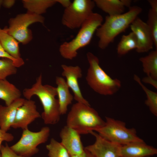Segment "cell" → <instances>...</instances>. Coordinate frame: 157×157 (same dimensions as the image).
Returning <instances> with one entry per match:
<instances>
[{
    "instance_id": "25",
    "label": "cell",
    "mask_w": 157,
    "mask_h": 157,
    "mask_svg": "<svg viewBox=\"0 0 157 157\" xmlns=\"http://www.w3.org/2000/svg\"><path fill=\"white\" fill-rule=\"evenodd\" d=\"M46 148L49 157H71L69 153L60 142L52 138Z\"/></svg>"
},
{
    "instance_id": "16",
    "label": "cell",
    "mask_w": 157,
    "mask_h": 157,
    "mask_svg": "<svg viewBox=\"0 0 157 157\" xmlns=\"http://www.w3.org/2000/svg\"><path fill=\"white\" fill-rule=\"evenodd\" d=\"M25 100L20 98L8 106L0 105V128L2 130L7 132L12 127L17 110Z\"/></svg>"
},
{
    "instance_id": "11",
    "label": "cell",
    "mask_w": 157,
    "mask_h": 157,
    "mask_svg": "<svg viewBox=\"0 0 157 157\" xmlns=\"http://www.w3.org/2000/svg\"><path fill=\"white\" fill-rule=\"evenodd\" d=\"M130 26L137 39L136 51L138 53H145L152 49L154 45L153 36L146 23L138 17Z\"/></svg>"
},
{
    "instance_id": "8",
    "label": "cell",
    "mask_w": 157,
    "mask_h": 157,
    "mask_svg": "<svg viewBox=\"0 0 157 157\" xmlns=\"http://www.w3.org/2000/svg\"><path fill=\"white\" fill-rule=\"evenodd\" d=\"M50 133V129L47 126L42 127L37 132L31 131L28 128L23 130L19 140L10 148L18 155L31 157L38 152V146L47 141Z\"/></svg>"
},
{
    "instance_id": "19",
    "label": "cell",
    "mask_w": 157,
    "mask_h": 157,
    "mask_svg": "<svg viewBox=\"0 0 157 157\" xmlns=\"http://www.w3.org/2000/svg\"><path fill=\"white\" fill-rule=\"evenodd\" d=\"M7 28L5 27L0 31V43L10 56L16 59L23 60L21 57L18 42L8 33Z\"/></svg>"
},
{
    "instance_id": "27",
    "label": "cell",
    "mask_w": 157,
    "mask_h": 157,
    "mask_svg": "<svg viewBox=\"0 0 157 157\" xmlns=\"http://www.w3.org/2000/svg\"><path fill=\"white\" fill-rule=\"evenodd\" d=\"M152 34L156 49H157V12L149 9L146 23Z\"/></svg>"
},
{
    "instance_id": "32",
    "label": "cell",
    "mask_w": 157,
    "mask_h": 157,
    "mask_svg": "<svg viewBox=\"0 0 157 157\" xmlns=\"http://www.w3.org/2000/svg\"><path fill=\"white\" fill-rule=\"evenodd\" d=\"M15 1L14 0H3L2 6L6 8H10L14 4Z\"/></svg>"
},
{
    "instance_id": "9",
    "label": "cell",
    "mask_w": 157,
    "mask_h": 157,
    "mask_svg": "<svg viewBox=\"0 0 157 157\" xmlns=\"http://www.w3.org/2000/svg\"><path fill=\"white\" fill-rule=\"evenodd\" d=\"M95 5L91 0H74L65 8L62 17V24L71 29L80 28L93 13Z\"/></svg>"
},
{
    "instance_id": "33",
    "label": "cell",
    "mask_w": 157,
    "mask_h": 157,
    "mask_svg": "<svg viewBox=\"0 0 157 157\" xmlns=\"http://www.w3.org/2000/svg\"><path fill=\"white\" fill-rule=\"evenodd\" d=\"M57 3L60 4L65 8L68 7L71 4L72 1L69 0H56Z\"/></svg>"
},
{
    "instance_id": "7",
    "label": "cell",
    "mask_w": 157,
    "mask_h": 157,
    "mask_svg": "<svg viewBox=\"0 0 157 157\" xmlns=\"http://www.w3.org/2000/svg\"><path fill=\"white\" fill-rule=\"evenodd\" d=\"M44 18L28 11L17 15L10 18L8 21V33L18 42L26 44L32 39V31L28 28L31 24L36 22L43 24Z\"/></svg>"
},
{
    "instance_id": "28",
    "label": "cell",
    "mask_w": 157,
    "mask_h": 157,
    "mask_svg": "<svg viewBox=\"0 0 157 157\" xmlns=\"http://www.w3.org/2000/svg\"><path fill=\"white\" fill-rule=\"evenodd\" d=\"M0 154V157H24L15 153L6 143L5 145H1Z\"/></svg>"
},
{
    "instance_id": "5",
    "label": "cell",
    "mask_w": 157,
    "mask_h": 157,
    "mask_svg": "<svg viewBox=\"0 0 157 157\" xmlns=\"http://www.w3.org/2000/svg\"><path fill=\"white\" fill-rule=\"evenodd\" d=\"M87 58L89 63L86 79L90 87L101 95H112L121 88L120 81L113 79L101 68L98 58L93 53L88 52Z\"/></svg>"
},
{
    "instance_id": "22",
    "label": "cell",
    "mask_w": 157,
    "mask_h": 157,
    "mask_svg": "<svg viewBox=\"0 0 157 157\" xmlns=\"http://www.w3.org/2000/svg\"><path fill=\"white\" fill-rule=\"evenodd\" d=\"M143 71L147 76L157 80V49L151 51L147 56L141 57Z\"/></svg>"
},
{
    "instance_id": "10",
    "label": "cell",
    "mask_w": 157,
    "mask_h": 157,
    "mask_svg": "<svg viewBox=\"0 0 157 157\" xmlns=\"http://www.w3.org/2000/svg\"><path fill=\"white\" fill-rule=\"evenodd\" d=\"M90 133L95 138V142L84 148L94 157H119L122 145L108 141L94 131Z\"/></svg>"
},
{
    "instance_id": "12",
    "label": "cell",
    "mask_w": 157,
    "mask_h": 157,
    "mask_svg": "<svg viewBox=\"0 0 157 157\" xmlns=\"http://www.w3.org/2000/svg\"><path fill=\"white\" fill-rule=\"evenodd\" d=\"M40 117L41 115L37 109L35 101L31 99H25L17 110L12 127L26 129L28 128L29 124Z\"/></svg>"
},
{
    "instance_id": "26",
    "label": "cell",
    "mask_w": 157,
    "mask_h": 157,
    "mask_svg": "<svg viewBox=\"0 0 157 157\" xmlns=\"http://www.w3.org/2000/svg\"><path fill=\"white\" fill-rule=\"evenodd\" d=\"M17 67L11 60L6 58L0 59V80L6 79L10 76L16 74Z\"/></svg>"
},
{
    "instance_id": "3",
    "label": "cell",
    "mask_w": 157,
    "mask_h": 157,
    "mask_svg": "<svg viewBox=\"0 0 157 157\" xmlns=\"http://www.w3.org/2000/svg\"><path fill=\"white\" fill-rule=\"evenodd\" d=\"M105 123V121L90 106L78 102L72 105L66 120V125L80 134L95 131Z\"/></svg>"
},
{
    "instance_id": "2",
    "label": "cell",
    "mask_w": 157,
    "mask_h": 157,
    "mask_svg": "<svg viewBox=\"0 0 157 157\" xmlns=\"http://www.w3.org/2000/svg\"><path fill=\"white\" fill-rule=\"evenodd\" d=\"M142 11L140 7L134 6L122 14L107 16L104 22L98 28L96 34L99 38L98 46L104 49L113 42L115 37L124 31Z\"/></svg>"
},
{
    "instance_id": "35",
    "label": "cell",
    "mask_w": 157,
    "mask_h": 157,
    "mask_svg": "<svg viewBox=\"0 0 157 157\" xmlns=\"http://www.w3.org/2000/svg\"><path fill=\"white\" fill-rule=\"evenodd\" d=\"M85 149V152L82 154L71 156V157H94L89 152Z\"/></svg>"
},
{
    "instance_id": "30",
    "label": "cell",
    "mask_w": 157,
    "mask_h": 157,
    "mask_svg": "<svg viewBox=\"0 0 157 157\" xmlns=\"http://www.w3.org/2000/svg\"><path fill=\"white\" fill-rule=\"evenodd\" d=\"M13 139L14 136L12 134L3 131L0 128V148L2 142L4 141L10 142Z\"/></svg>"
},
{
    "instance_id": "38",
    "label": "cell",
    "mask_w": 157,
    "mask_h": 157,
    "mask_svg": "<svg viewBox=\"0 0 157 157\" xmlns=\"http://www.w3.org/2000/svg\"></svg>"
},
{
    "instance_id": "20",
    "label": "cell",
    "mask_w": 157,
    "mask_h": 157,
    "mask_svg": "<svg viewBox=\"0 0 157 157\" xmlns=\"http://www.w3.org/2000/svg\"><path fill=\"white\" fill-rule=\"evenodd\" d=\"M21 96V91L14 85L6 79L0 80V99L4 101L6 106L10 105Z\"/></svg>"
},
{
    "instance_id": "24",
    "label": "cell",
    "mask_w": 157,
    "mask_h": 157,
    "mask_svg": "<svg viewBox=\"0 0 157 157\" xmlns=\"http://www.w3.org/2000/svg\"><path fill=\"white\" fill-rule=\"evenodd\" d=\"M134 79L141 86L146 94L147 99L145 102V104L148 107L151 113L157 116V93L149 90L144 85L137 75L135 74Z\"/></svg>"
},
{
    "instance_id": "34",
    "label": "cell",
    "mask_w": 157,
    "mask_h": 157,
    "mask_svg": "<svg viewBox=\"0 0 157 157\" xmlns=\"http://www.w3.org/2000/svg\"><path fill=\"white\" fill-rule=\"evenodd\" d=\"M151 6V9L154 11L157 12V0H148Z\"/></svg>"
},
{
    "instance_id": "4",
    "label": "cell",
    "mask_w": 157,
    "mask_h": 157,
    "mask_svg": "<svg viewBox=\"0 0 157 157\" xmlns=\"http://www.w3.org/2000/svg\"><path fill=\"white\" fill-rule=\"evenodd\" d=\"M102 16L93 13L80 27L75 37L69 42H65L60 46L59 51L64 58L72 60L78 54V51L90 43L93 35L102 24Z\"/></svg>"
},
{
    "instance_id": "6",
    "label": "cell",
    "mask_w": 157,
    "mask_h": 157,
    "mask_svg": "<svg viewBox=\"0 0 157 157\" xmlns=\"http://www.w3.org/2000/svg\"><path fill=\"white\" fill-rule=\"evenodd\" d=\"M95 131L105 139L122 146L144 141L135 128H127L124 122L110 117H106L104 125Z\"/></svg>"
},
{
    "instance_id": "37",
    "label": "cell",
    "mask_w": 157,
    "mask_h": 157,
    "mask_svg": "<svg viewBox=\"0 0 157 157\" xmlns=\"http://www.w3.org/2000/svg\"><path fill=\"white\" fill-rule=\"evenodd\" d=\"M1 30V29L0 28V31Z\"/></svg>"
},
{
    "instance_id": "1",
    "label": "cell",
    "mask_w": 157,
    "mask_h": 157,
    "mask_svg": "<svg viewBox=\"0 0 157 157\" xmlns=\"http://www.w3.org/2000/svg\"><path fill=\"white\" fill-rule=\"evenodd\" d=\"M23 95L26 99H31L35 95L39 99L43 106V111L41 117L46 124H55L60 119V114L56 88L48 85L42 84L41 74L36 78L32 87L25 89Z\"/></svg>"
},
{
    "instance_id": "13",
    "label": "cell",
    "mask_w": 157,
    "mask_h": 157,
    "mask_svg": "<svg viewBox=\"0 0 157 157\" xmlns=\"http://www.w3.org/2000/svg\"><path fill=\"white\" fill-rule=\"evenodd\" d=\"M63 69L62 75L66 78V82L69 87L72 90L74 94V98L77 102L90 106L88 102L83 97L78 82V79L82 76V70L78 66L61 65Z\"/></svg>"
},
{
    "instance_id": "21",
    "label": "cell",
    "mask_w": 157,
    "mask_h": 157,
    "mask_svg": "<svg viewBox=\"0 0 157 157\" xmlns=\"http://www.w3.org/2000/svg\"><path fill=\"white\" fill-rule=\"evenodd\" d=\"M22 2L27 11L39 15L45 13L57 3L56 0H23Z\"/></svg>"
},
{
    "instance_id": "15",
    "label": "cell",
    "mask_w": 157,
    "mask_h": 157,
    "mask_svg": "<svg viewBox=\"0 0 157 157\" xmlns=\"http://www.w3.org/2000/svg\"><path fill=\"white\" fill-rule=\"evenodd\" d=\"M157 154V149L144 141L121 146L119 157H147Z\"/></svg>"
},
{
    "instance_id": "18",
    "label": "cell",
    "mask_w": 157,
    "mask_h": 157,
    "mask_svg": "<svg viewBox=\"0 0 157 157\" xmlns=\"http://www.w3.org/2000/svg\"><path fill=\"white\" fill-rule=\"evenodd\" d=\"M56 82L60 114L64 115L67 111L68 106L72 103L74 97L70 93L69 88L63 78L57 76Z\"/></svg>"
},
{
    "instance_id": "29",
    "label": "cell",
    "mask_w": 157,
    "mask_h": 157,
    "mask_svg": "<svg viewBox=\"0 0 157 157\" xmlns=\"http://www.w3.org/2000/svg\"><path fill=\"white\" fill-rule=\"evenodd\" d=\"M0 57L10 59L13 62L15 66L17 68L21 67L24 65V60H20L16 59L4 50L0 43Z\"/></svg>"
},
{
    "instance_id": "17",
    "label": "cell",
    "mask_w": 157,
    "mask_h": 157,
    "mask_svg": "<svg viewBox=\"0 0 157 157\" xmlns=\"http://www.w3.org/2000/svg\"><path fill=\"white\" fill-rule=\"evenodd\" d=\"M95 5L109 16H114L124 13L125 7L129 8L130 0H94Z\"/></svg>"
},
{
    "instance_id": "14",
    "label": "cell",
    "mask_w": 157,
    "mask_h": 157,
    "mask_svg": "<svg viewBox=\"0 0 157 157\" xmlns=\"http://www.w3.org/2000/svg\"><path fill=\"white\" fill-rule=\"evenodd\" d=\"M80 134L67 125L64 127L60 133V142L71 156L80 155L85 152Z\"/></svg>"
},
{
    "instance_id": "31",
    "label": "cell",
    "mask_w": 157,
    "mask_h": 157,
    "mask_svg": "<svg viewBox=\"0 0 157 157\" xmlns=\"http://www.w3.org/2000/svg\"><path fill=\"white\" fill-rule=\"evenodd\" d=\"M142 81L144 83L151 84L156 89H157V80L153 78L151 76H147L144 77L142 78Z\"/></svg>"
},
{
    "instance_id": "23",
    "label": "cell",
    "mask_w": 157,
    "mask_h": 157,
    "mask_svg": "<svg viewBox=\"0 0 157 157\" xmlns=\"http://www.w3.org/2000/svg\"><path fill=\"white\" fill-rule=\"evenodd\" d=\"M138 42L135 34L131 32L127 35H123L117 46V52L120 55H124L131 50L136 49Z\"/></svg>"
},
{
    "instance_id": "36",
    "label": "cell",
    "mask_w": 157,
    "mask_h": 157,
    "mask_svg": "<svg viewBox=\"0 0 157 157\" xmlns=\"http://www.w3.org/2000/svg\"><path fill=\"white\" fill-rule=\"evenodd\" d=\"M3 0H0V8H1V6H2Z\"/></svg>"
}]
</instances>
